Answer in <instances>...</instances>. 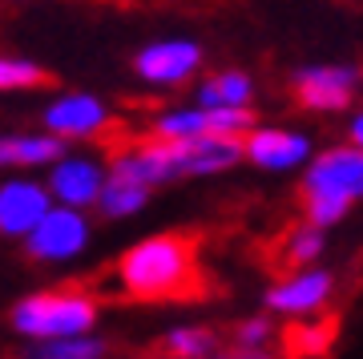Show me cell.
Wrapping results in <instances>:
<instances>
[{
    "instance_id": "obj_10",
    "label": "cell",
    "mask_w": 363,
    "mask_h": 359,
    "mask_svg": "<svg viewBox=\"0 0 363 359\" xmlns=\"http://www.w3.org/2000/svg\"><path fill=\"white\" fill-rule=\"evenodd\" d=\"M335 291V275L323 267H298L291 270L286 279H279L267 291V307L274 315H291V319H303V315H315L319 307H327V299Z\"/></svg>"
},
{
    "instance_id": "obj_16",
    "label": "cell",
    "mask_w": 363,
    "mask_h": 359,
    "mask_svg": "<svg viewBox=\"0 0 363 359\" xmlns=\"http://www.w3.org/2000/svg\"><path fill=\"white\" fill-rule=\"evenodd\" d=\"M150 194L145 186L138 182H125V178H113V174H105V186L97 194V210H101L105 219H133V214H142L145 202H150Z\"/></svg>"
},
{
    "instance_id": "obj_6",
    "label": "cell",
    "mask_w": 363,
    "mask_h": 359,
    "mask_svg": "<svg viewBox=\"0 0 363 359\" xmlns=\"http://www.w3.org/2000/svg\"><path fill=\"white\" fill-rule=\"evenodd\" d=\"M89 238H93V226L85 219V210L52 202L45 210V219L25 234V250H28V258L57 267V263H73L89 246Z\"/></svg>"
},
{
    "instance_id": "obj_2",
    "label": "cell",
    "mask_w": 363,
    "mask_h": 359,
    "mask_svg": "<svg viewBox=\"0 0 363 359\" xmlns=\"http://www.w3.org/2000/svg\"><path fill=\"white\" fill-rule=\"evenodd\" d=\"M363 202V150L359 145H331L311 154L303 166V214L311 226L327 231Z\"/></svg>"
},
{
    "instance_id": "obj_21",
    "label": "cell",
    "mask_w": 363,
    "mask_h": 359,
    "mask_svg": "<svg viewBox=\"0 0 363 359\" xmlns=\"http://www.w3.org/2000/svg\"><path fill=\"white\" fill-rule=\"evenodd\" d=\"M206 117H210V133H218V138H247L250 129L259 126L255 105L250 109H206Z\"/></svg>"
},
{
    "instance_id": "obj_13",
    "label": "cell",
    "mask_w": 363,
    "mask_h": 359,
    "mask_svg": "<svg viewBox=\"0 0 363 359\" xmlns=\"http://www.w3.org/2000/svg\"><path fill=\"white\" fill-rule=\"evenodd\" d=\"M69 150V141L52 133H4L0 138V170H45Z\"/></svg>"
},
{
    "instance_id": "obj_9",
    "label": "cell",
    "mask_w": 363,
    "mask_h": 359,
    "mask_svg": "<svg viewBox=\"0 0 363 359\" xmlns=\"http://www.w3.org/2000/svg\"><path fill=\"white\" fill-rule=\"evenodd\" d=\"M49 170V198L57 206H73V210H89L105 186V162L97 154H61Z\"/></svg>"
},
{
    "instance_id": "obj_17",
    "label": "cell",
    "mask_w": 363,
    "mask_h": 359,
    "mask_svg": "<svg viewBox=\"0 0 363 359\" xmlns=\"http://www.w3.org/2000/svg\"><path fill=\"white\" fill-rule=\"evenodd\" d=\"M335 319H315V323H295L291 331H286V347H291V355L298 359H319L331 351L335 343Z\"/></svg>"
},
{
    "instance_id": "obj_18",
    "label": "cell",
    "mask_w": 363,
    "mask_h": 359,
    "mask_svg": "<svg viewBox=\"0 0 363 359\" xmlns=\"http://www.w3.org/2000/svg\"><path fill=\"white\" fill-rule=\"evenodd\" d=\"M214 347H218V339L206 327H174L169 335H162V355L166 359H210Z\"/></svg>"
},
{
    "instance_id": "obj_12",
    "label": "cell",
    "mask_w": 363,
    "mask_h": 359,
    "mask_svg": "<svg viewBox=\"0 0 363 359\" xmlns=\"http://www.w3.org/2000/svg\"><path fill=\"white\" fill-rule=\"evenodd\" d=\"M255 77L247 69H218V73H206L194 89V105L202 109H250L255 105Z\"/></svg>"
},
{
    "instance_id": "obj_8",
    "label": "cell",
    "mask_w": 363,
    "mask_h": 359,
    "mask_svg": "<svg viewBox=\"0 0 363 359\" xmlns=\"http://www.w3.org/2000/svg\"><path fill=\"white\" fill-rule=\"evenodd\" d=\"M315 145L303 129H286V126H255L242 138V162L267 170V174H291L303 170L311 162Z\"/></svg>"
},
{
    "instance_id": "obj_24",
    "label": "cell",
    "mask_w": 363,
    "mask_h": 359,
    "mask_svg": "<svg viewBox=\"0 0 363 359\" xmlns=\"http://www.w3.org/2000/svg\"><path fill=\"white\" fill-rule=\"evenodd\" d=\"M210 359H271V355H267V351H242V347H238L230 355H210Z\"/></svg>"
},
{
    "instance_id": "obj_1",
    "label": "cell",
    "mask_w": 363,
    "mask_h": 359,
    "mask_svg": "<svg viewBox=\"0 0 363 359\" xmlns=\"http://www.w3.org/2000/svg\"><path fill=\"white\" fill-rule=\"evenodd\" d=\"M113 279L121 295L138 299V303L194 299L202 291L198 243L190 234H150L117 258Z\"/></svg>"
},
{
    "instance_id": "obj_15",
    "label": "cell",
    "mask_w": 363,
    "mask_h": 359,
    "mask_svg": "<svg viewBox=\"0 0 363 359\" xmlns=\"http://www.w3.org/2000/svg\"><path fill=\"white\" fill-rule=\"evenodd\" d=\"M109 343L101 335H65V339H33V347H25L21 359H105Z\"/></svg>"
},
{
    "instance_id": "obj_4",
    "label": "cell",
    "mask_w": 363,
    "mask_h": 359,
    "mask_svg": "<svg viewBox=\"0 0 363 359\" xmlns=\"http://www.w3.org/2000/svg\"><path fill=\"white\" fill-rule=\"evenodd\" d=\"M359 85H363V69L347 61H315L295 69V77H291L295 101L307 114H343V109L355 105Z\"/></svg>"
},
{
    "instance_id": "obj_5",
    "label": "cell",
    "mask_w": 363,
    "mask_h": 359,
    "mask_svg": "<svg viewBox=\"0 0 363 359\" xmlns=\"http://www.w3.org/2000/svg\"><path fill=\"white\" fill-rule=\"evenodd\" d=\"M206 49L194 37H162L133 53V73L150 89H182L202 73Z\"/></svg>"
},
{
    "instance_id": "obj_11",
    "label": "cell",
    "mask_w": 363,
    "mask_h": 359,
    "mask_svg": "<svg viewBox=\"0 0 363 359\" xmlns=\"http://www.w3.org/2000/svg\"><path fill=\"white\" fill-rule=\"evenodd\" d=\"M52 206L49 186L37 178H4L0 182V234L4 238H25L45 210Z\"/></svg>"
},
{
    "instance_id": "obj_7",
    "label": "cell",
    "mask_w": 363,
    "mask_h": 359,
    "mask_svg": "<svg viewBox=\"0 0 363 359\" xmlns=\"http://www.w3.org/2000/svg\"><path fill=\"white\" fill-rule=\"evenodd\" d=\"M45 133L61 141H93V138H105L109 126H113V109L97 97V93H57L49 105H45Z\"/></svg>"
},
{
    "instance_id": "obj_23",
    "label": "cell",
    "mask_w": 363,
    "mask_h": 359,
    "mask_svg": "<svg viewBox=\"0 0 363 359\" xmlns=\"http://www.w3.org/2000/svg\"><path fill=\"white\" fill-rule=\"evenodd\" d=\"M347 145H359L363 150V109H355L347 121Z\"/></svg>"
},
{
    "instance_id": "obj_19",
    "label": "cell",
    "mask_w": 363,
    "mask_h": 359,
    "mask_svg": "<svg viewBox=\"0 0 363 359\" xmlns=\"http://www.w3.org/2000/svg\"><path fill=\"white\" fill-rule=\"evenodd\" d=\"M327 250V231H319V226H295V231L286 234L283 243V263L286 267H315V258H323Z\"/></svg>"
},
{
    "instance_id": "obj_3",
    "label": "cell",
    "mask_w": 363,
    "mask_h": 359,
    "mask_svg": "<svg viewBox=\"0 0 363 359\" xmlns=\"http://www.w3.org/2000/svg\"><path fill=\"white\" fill-rule=\"evenodd\" d=\"M97 299L81 287H49L37 295H25L9 311L16 335L25 339H65V335H85L97 327Z\"/></svg>"
},
{
    "instance_id": "obj_22",
    "label": "cell",
    "mask_w": 363,
    "mask_h": 359,
    "mask_svg": "<svg viewBox=\"0 0 363 359\" xmlns=\"http://www.w3.org/2000/svg\"><path fill=\"white\" fill-rule=\"evenodd\" d=\"M271 323L267 319H242L238 323V331H234V343L242 347V351H267L271 343Z\"/></svg>"
},
{
    "instance_id": "obj_20",
    "label": "cell",
    "mask_w": 363,
    "mask_h": 359,
    "mask_svg": "<svg viewBox=\"0 0 363 359\" xmlns=\"http://www.w3.org/2000/svg\"><path fill=\"white\" fill-rule=\"evenodd\" d=\"M49 85V69L28 57H9L0 53V93H16V89H40Z\"/></svg>"
},
{
    "instance_id": "obj_14",
    "label": "cell",
    "mask_w": 363,
    "mask_h": 359,
    "mask_svg": "<svg viewBox=\"0 0 363 359\" xmlns=\"http://www.w3.org/2000/svg\"><path fill=\"white\" fill-rule=\"evenodd\" d=\"M210 133V117L202 105H169L150 121V138L157 141H190V138H202Z\"/></svg>"
}]
</instances>
